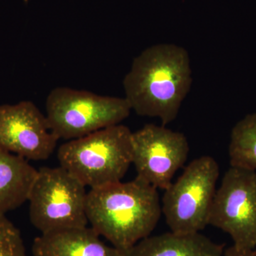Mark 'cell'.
Segmentation results:
<instances>
[{
    "label": "cell",
    "mask_w": 256,
    "mask_h": 256,
    "mask_svg": "<svg viewBox=\"0 0 256 256\" xmlns=\"http://www.w3.org/2000/svg\"><path fill=\"white\" fill-rule=\"evenodd\" d=\"M186 50L174 44L148 47L133 60L124 79L126 100L138 114L166 126L178 117L192 84Z\"/></svg>",
    "instance_id": "obj_1"
},
{
    "label": "cell",
    "mask_w": 256,
    "mask_h": 256,
    "mask_svg": "<svg viewBox=\"0 0 256 256\" xmlns=\"http://www.w3.org/2000/svg\"><path fill=\"white\" fill-rule=\"evenodd\" d=\"M88 224L120 250L150 236L162 214L158 188L136 178L92 188L87 195Z\"/></svg>",
    "instance_id": "obj_2"
},
{
    "label": "cell",
    "mask_w": 256,
    "mask_h": 256,
    "mask_svg": "<svg viewBox=\"0 0 256 256\" xmlns=\"http://www.w3.org/2000/svg\"><path fill=\"white\" fill-rule=\"evenodd\" d=\"M132 156V132L121 124L68 140L57 153L60 166L90 190L121 182Z\"/></svg>",
    "instance_id": "obj_3"
},
{
    "label": "cell",
    "mask_w": 256,
    "mask_h": 256,
    "mask_svg": "<svg viewBox=\"0 0 256 256\" xmlns=\"http://www.w3.org/2000/svg\"><path fill=\"white\" fill-rule=\"evenodd\" d=\"M46 110L52 132L58 139L72 140L120 124L132 109L126 98L58 87L47 96Z\"/></svg>",
    "instance_id": "obj_4"
},
{
    "label": "cell",
    "mask_w": 256,
    "mask_h": 256,
    "mask_svg": "<svg viewBox=\"0 0 256 256\" xmlns=\"http://www.w3.org/2000/svg\"><path fill=\"white\" fill-rule=\"evenodd\" d=\"M86 186L62 166L42 168L30 192V218L42 234L88 224Z\"/></svg>",
    "instance_id": "obj_5"
},
{
    "label": "cell",
    "mask_w": 256,
    "mask_h": 256,
    "mask_svg": "<svg viewBox=\"0 0 256 256\" xmlns=\"http://www.w3.org/2000/svg\"><path fill=\"white\" fill-rule=\"evenodd\" d=\"M218 176L220 166L214 158L202 156L192 161L165 190L162 213L171 232L196 234L206 228Z\"/></svg>",
    "instance_id": "obj_6"
},
{
    "label": "cell",
    "mask_w": 256,
    "mask_h": 256,
    "mask_svg": "<svg viewBox=\"0 0 256 256\" xmlns=\"http://www.w3.org/2000/svg\"><path fill=\"white\" fill-rule=\"evenodd\" d=\"M208 225L228 234L238 248L256 246V171L232 166L216 192Z\"/></svg>",
    "instance_id": "obj_7"
},
{
    "label": "cell",
    "mask_w": 256,
    "mask_h": 256,
    "mask_svg": "<svg viewBox=\"0 0 256 256\" xmlns=\"http://www.w3.org/2000/svg\"><path fill=\"white\" fill-rule=\"evenodd\" d=\"M132 164L138 178L164 190L186 162L190 152L183 133L154 124H146L132 132Z\"/></svg>",
    "instance_id": "obj_8"
},
{
    "label": "cell",
    "mask_w": 256,
    "mask_h": 256,
    "mask_svg": "<svg viewBox=\"0 0 256 256\" xmlns=\"http://www.w3.org/2000/svg\"><path fill=\"white\" fill-rule=\"evenodd\" d=\"M58 138L46 116L31 101L0 106V148L28 160H46Z\"/></svg>",
    "instance_id": "obj_9"
},
{
    "label": "cell",
    "mask_w": 256,
    "mask_h": 256,
    "mask_svg": "<svg viewBox=\"0 0 256 256\" xmlns=\"http://www.w3.org/2000/svg\"><path fill=\"white\" fill-rule=\"evenodd\" d=\"M32 252L33 256H122V250L108 246L88 226L41 234Z\"/></svg>",
    "instance_id": "obj_10"
},
{
    "label": "cell",
    "mask_w": 256,
    "mask_h": 256,
    "mask_svg": "<svg viewBox=\"0 0 256 256\" xmlns=\"http://www.w3.org/2000/svg\"><path fill=\"white\" fill-rule=\"evenodd\" d=\"M224 246L200 233L149 236L136 242L122 256H224Z\"/></svg>",
    "instance_id": "obj_11"
},
{
    "label": "cell",
    "mask_w": 256,
    "mask_h": 256,
    "mask_svg": "<svg viewBox=\"0 0 256 256\" xmlns=\"http://www.w3.org/2000/svg\"><path fill=\"white\" fill-rule=\"evenodd\" d=\"M38 170L28 160L0 148V214L28 201Z\"/></svg>",
    "instance_id": "obj_12"
},
{
    "label": "cell",
    "mask_w": 256,
    "mask_h": 256,
    "mask_svg": "<svg viewBox=\"0 0 256 256\" xmlns=\"http://www.w3.org/2000/svg\"><path fill=\"white\" fill-rule=\"evenodd\" d=\"M228 154L230 166L256 171V112L248 114L234 126Z\"/></svg>",
    "instance_id": "obj_13"
},
{
    "label": "cell",
    "mask_w": 256,
    "mask_h": 256,
    "mask_svg": "<svg viewBox=\"0 0 256 256\" xmlns=\"http://www.w3.org/2000/svg\"><path fill=\"white\" fill-rule=\"evenodd\" d=\"M0 256H28L20 230L0 214Z\"/></svg>",
    "instance_id": "obj_14"
},
{
    "label": "cell",
    "mask_w": 256,
    "mask_h": 256,
    "mask_svg": "<svg viewBox=\"0 0 256 256\" xmlns=\"http://www.w3.org/2000/svg\"><path fill=\"white\" fill-rule=\"evenodd\" d=\"M224 256H252V250H244L232 245L224 250Z\"/></svg>",
    "instance_id": "obj_15"
},
{
    "label": "cell",
    "mask_w": 256,
    "mask_h": 256,
    "mask_svg": "<svg viewBox=\"0 0 256 256\" xmlns=\"http://www.w3.org/2000/svg\"><path fill=\"white\" fill-rule=\"evenodd\" d=\"M252 256H256V246L252 250Z\"/></svg>",
    "instance_id": "obj_16"
},
{
    "label": "cell",
    "mask_w": 256,
    "mask_h": 256,
    "mask_svg": "<svg viewBox=\"0 0 256 256\" xmlns=\"http://www.w3.org/2000/svg\"><path fill=\"white\" fill-rule=\"evenodd\" d=\"M28 0H24V2H28Z\"/></svg>",
    "instance_id": "obj_17"
}]
</instances>
